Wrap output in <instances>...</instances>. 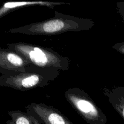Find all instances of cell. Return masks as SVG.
I'll return each mask as SVG.
<instances>
[{
    "label": "cell",
    "mask_w": 124,
    "mask_h": 124,
    "mask_svg": "<svg viewBox=\"0 0 124 124\" xmlns=\"http://www.w3.org/2000/svg\"><path fill=\"white\" fill-rule=\"evenodd\" d=\"M94 25L95 23L90 19L75 17L55 11L53 18L12 29L7 32L27 35L51 36L68 31L79 32L88 30Z\"/></svg>",
    "instance_id": "obj_1"
},
{
    "label": "cell",
    "mask_w": 124,
    "mask_h": 124,
    "mask_svg": "<svg viewBox=\"0 0 124 124\" xmlns=\"http://www.w3.org/2000/svg\"><path fill=\"white\" fill-rule=\"evenodd\" d=\"M7 47L24 57L32 66L59 71H67L69 69V58L50 48L22 42L8 44Z\"/></svg>",
    "instance_id": "obj_2"
},
{
    "label": "cell",
    "mask_w": 124,
    "mask_h": 124,
    "mask_svg": "<svg viewBox=\"0 0 124 124\" xmlns=\"http://www.w3.org/2000/svg\"><path fill=\"white\" fill-rule=\"evenodd\" d=\"M59 70L31 66L27 71L10 75H0V86L19 91L44 88L59 76Z\"/></svg>",
    "instance_id": "obj_3"
},
{
    "label": "cell",
    "mask_w": 124,
    "mask_h": 124,
    "mask_svg": "<svg viewBox=\"0 0 124 124\" xmlns=\"http://www.w3.org/2000/svg\"><path fill=\"white\" fill-rule=\"evenodd\" d=\"M67 101L89 124H107V118L102 110L84 90L71 87L65 92Z\"/></svg>",
    "instance_id": "obj_4"
},
{
    "label": "cell",
    "mask_w": 124,
    "mask_h": 124,
    "mask_svg": "<svg viewBox=\"0 0 124 124\" xmlns=\"http://www.w3.org/2000/svg\"><path fill=\"white\" fill-rule=\"evenodd\" d=\"M25 111L43 124H74L58 109L44 103H30Z\"/></svg>",
    "instance_id": "obj_5"
},
{
    "label": "cell",
    "mask_w": 124,
    "mask_h": 124,
    "mask_svg": "<svg viewBox=\"0 0 124 124\" xmlns=\"http://www.w3.org/2000/svg\"><path fill=\"white\" fill-rule=\"evenodd\" d=\"M32 65L16 52L0 47V74L10 75L24 72Z\"/></svg>",
    "instance_id": "obj_6"
},
{
    "label": "cell",
    "mask_w": 124,
    "mask_h": 124,
    "mask_svg": "<svg viewBox=\"0 0 124 124\" xmlns=\"http://www.w3.org/2000/svg\"><path fill=\"white\" fill-rule=\"evenodd\" d=\"M70 4V3L59 1H10L4 3L0 7V19L8 13L20 8L31 6H41L47 7L50 9H53L54 7L60 5Z\"/></svg>",
    "instance_id": "obj_7"
},
{
    "label": "cell",
    "mask_w": 124,
    "mask_h": 124,
    "mask_svg": "<svg viewBox=\"0 0 124 124\" xmlns=\"http://www.w3.org/2000/svg\"><path fill=\"white\" fill-rule=\"evenodd\" d=\"M103 94L108 102L124 121V87L116 86L102 88Z\"/></svg>",
    "instance_id": "obj_8"
},
{
    "label": "cell",
    "mask_w": 124,
    "mask_h": 124,
    "mask_svg": "<svg viewBox=\"0 0 124 124\" xmlns=\"http://www.w3.org/2000/svg\"><path fill=\"white\" fill-rule=\"evenodd\" d=\"M8 115L10 119L6 121V124H43L26 111L13 110L8 111Z\"/></svg>",
    "instance_id": "obj_9"
},
{
    "label": "cell",
    "mask_w": 124,
    "mask_h": 124,
    "mask_svg": "<svg viewBox=\"0 0 124 124\" xmlns=\"http://www.w3.org/2000/svg\"><path fill=\"white\" fill-rule=\"evenodd\" d=\"M113 48L121 54H124V42L116 43L113 46Z\"/></svg>",
    "instance_id": "obj_10"
}]
</instances>
